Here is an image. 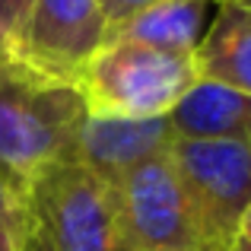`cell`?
<instances>
[{"mask_svg": "<svg viewBox=\"0 0 251 251\" xmlns=\"http://www.w3.org/2000/svg\"><path fill=\"white\" fill-rule=\"evenodd\" d=\"M166 118L175 140H245L251 130V96L197 80Z\"/></svg>", "mask_w": 251, "mask_h": 251, "instance_id": "ba28073f", "label": "cell"}, {"mask_svg": "<svg viewBox=\"0 0 251 251\" xmlns=\"http://www.w3.org/2000/svg\"><path fill=\"white\" fill-rule=\"evenodd\" d=\"M213 6L216 0H159L130 16L108 38H124V42L150 45V48L175 51V54H194L197 42L210 25Z\"/></svg>", "mask_w": 251, "mask_h": 251, "instance_id": "30bf717a", "label": "cell"}, {"mask_svg": "<svg viewBox=\"0 0 251 251\" xmlns=\"http://www.w3.org/2000/svg\"><path fill=\"white\" fill-rule=\"evenodd\" d=\"M232 251H251V242L248 239H239V242H235V248Z\"/></svg>", "mask_w": 251, "mask_h": 251, "instance_id": "e0dca14e", "label": "cell"}, {"mask_svg": "<svg viewBox=\"0 0 251 251\" xmlns=\"http://www.w3.org/2000/svg\"><path fill=\"white\" fill-rule=\"evenodd\" d=\"M216 3H220V0H216Z\"/></svg>", "mask_w": 251, "mask_h": 251, "instance_id": "ffe728a7", "label": "cell"}, {"mask_svg": "<svg viewBox=\"0 0 251 251\" xmlns=\"http://www.w3.org/2000/svg\"><path fill=\"white\" fill-rule=\"evenodd\" d=\"M201 80L194 54L105 38L76 74L86 115L99 118H166Z\"/></svg>", "mask_w": 251, "mask_h": 251, "instance_id": "7a4b0ae2", "label": "cell"}, {"mask_svg": "<svg viewBox=\"0 0 251 251\" xmlns=\"http://www.w3.org/2000/svg\"><path fill=\"white\" fill-rule=\"evenodd\" d=\"M169 159L191 207L201 251H232L251 207L248 140H175Z\"/></svg>", "mask_w": 251, "mask_h": 251, "instance_id": "277c9868", "label": "cell"}, {"mask_svg": "<svg viewBox=\"0 0 251 251\" xmlns=\"http://www.w3.org/2000/svg\"><path fill=\"white\" fill-rule=\"evenodd\" d=\"M23 251H45V248L38 245V239H35L32 232H29V239H25V248H23Z\"/></svg>", "mask_w": 251, "mask_h": 251, "instance_id": "2e32d148", "label": "cell"}, {"mask_svg": "<svg viewBox=\"0 0 251 251\" xmlns=\"http://www.w3.org/2000/svg\"><path fill=\"white\" fill-rule=\"evenodd\" d=\"M102 42L99 0H32L16 29V57L35 76L74 83Z\"/></svg>", "mask_w": 251, "mask_h": 251, "instance_id": "5b68a950", "label": "cell"}, {"mask_svg": "<svg viewBox=\"0 0 251 251\" xmlns=\"http://www.w3.org/2000/svg\"><path fill=\"white\" fill-rule=\"evenodd\" d=\"M86 118L74 83H57L25 67L0 74V175L29 188L42 172L67 162Z\"/></svg>", "mask_w": 251, "mask_h": 251, "instance_id": "6da1fadb", "label": "cell"}, {"mask_svg": "<svg viewBox=\"0 0 251 251\" xmlns=\"http://www.w3.org/2000/svg\"><path fill=\"white\" fill-rule=\"evenodd\" d=\"M29 3L32 0H0V25L13 35V42H16V29H19V23H23Z\"/></svg>", "mask_w": 251, "mask_h": 251, "instance_id": "4fadbf2b", "label": "cell"}, {"mask_svg": "<svg viewBox=\"0 0 251 251\" xmlns=\"http://www.w3.org/2000/svg\"><path fill=\"white\" fill-rule=\"evenodd\" d=\"M102 3V19H105V38L115 29H121L130 16H137L140 10L159 3V0H99Z\"/></svg>", "mask_w": 251, "mask_h": 251, "instance_id": "7c38bea8", "label": "cell"}, {"mask_svg": "<svg viewBox=\"0 0 251 251\" xmlns=\"http://www.w3.org/2000/svg\"><path fill=\"white\" fill-rule=\"evenodd\" d=\"M124 232L134 251H201L169 153L153 156L118 181Z\"/></svg>", "mask_w": 251, "mask_h": 251, "instance_id": "8992f818", "label": "cell"}, {"mask_svg": "<svg viewBox=\"0 0 251 251\" xmlns=\"http://www.w3.org/2000/svg\"><path fill=\"white\" fill-rule=\"evenodd\" d=\"M201 80L251 96V6L220 0L203 38L194 48Z\"/></svg>", "mask_w": 251, "mask_h": 251, "instance_id": "9c48e42d", "label": "cell"}, {"mask_svg": "<svg viewBox=\"0 0 251 251\" xmlns=\"http://www.w3.org/2000/svg\"><path fill=\"white\" fill-rule=\"evenodd\" d=\"M175 134L169 118H99L86 115L74 140L70 162H80L99 178L118 184L130 169L169 153Z\"/></svg>", "mask_w": 251, "mask_h": 251, "instance_id": "52a82bcc", "label": "cell"}, {"mask_svg": "<svg viewBox=\"0 0 251 251\" xmlns=\"http://www.w3.org/2000/svg\"><path fill=\"white\" fill-rule=\"evenodd\" d=\"M235 3H245V6H251V0H235Z\"/></svg>", "mask_w": 251, "mask_h": 251, "instance_id": "ac0fdd59", "label": "cell"}, {"mask_svg": "<svg viewBox=\"0 0 251 251\" xmlns=\"http://www.w3.org/2000/svg\"><path fill=\"white\" fill-rule=\"evenodd\" d=\"M242 239L251 242V207H248V213H245V223H242Z\"/></svg>", "mask_w": 251, "mask_h": 251, "instance_id": "9a60e30c", "label": "cell"}, {"mask_svg": "<svg viewBox=\"0 0 251 251\" xmlns=\"http://www.w3.org/2000/svg\"><path fill=\"white\" fill-rule=\"evenodd\" d=\"M32 235L45 251H134L118 184L80 162H57L25 188Z\"/></svg>", "mask_w": 251, "mask_h": 251, "instance_id": "3957f363", "label": "cell"}, {"mask_svg": "<svg viewBox=\"0 0 251 251\" xmlns=\"http://www.w3.org/2000/svg\"><path fill=\"white\" fill-rule=\"evenodd\" d=\"M29 232L32 216L25 191L0 175V251H23Z\"/></svg>", "mask_w": 251, "mask_h": 251, "instance_id": "8fae6325", "label": "cell"}, {"mask_svg": "<svg viewBox=\"0 0 251 251\" xmlns=\"http://www.w3.org/2000/svg\"><path fill=\"white\" fill-rule=\"evenodd\" d=\"M10 70H19L16 42H13V35L0 25V74H10Z\"/></svg>", "mask_w": 251, "mask_h": 251, "instance_id": "5bb4252c", "label": "cell"}, {"mask_svg": "<svg viewBox=\"0 0 251 251\" xmlns=\"http://www.w3.org/2000/svg\"><path fill=\"white\" fill-rule=\"evenodd\" d=\"M245 140H248V147H251V130H248V137H245Z\"/></svg>", "mask_w": 251, "mask_h": 251, "instance_id": "d6986e66", "label": "cell"}]
</instances>
